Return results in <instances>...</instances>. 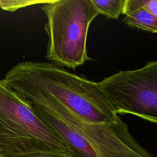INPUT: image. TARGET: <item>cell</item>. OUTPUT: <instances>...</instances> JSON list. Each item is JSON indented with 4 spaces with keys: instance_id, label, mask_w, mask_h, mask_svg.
Listing matches in <instances>:
<instances>
[{
    "instance_id": "30bf717a",
    "label": "cell",
    "mask_w": 157,
    "mask_h": 157,
    "mask_svg": "<svg viewBox=\"0 0 157 157\" xmlns=\"http://www.w3.org/2000/svg\"><path fill=\"white\" fill-rule=\"evenodd\" d=\"M143 6L157 18V0H142Z\"/></svg>"
},
{
    "instance_id": "9c48e42d",
    "label": "cell",
    "mask_w": 157,
    "mask_h": 157,
    "mask_svg": "<svg viewBox=\"0 0 157 157\" xmlns=\"http://www.w3.org/2000/svg\"><path fill=\"white\" fill-rule=\"evenodd\" d=\"M47 1H27V0H0V7L4 10L13 12L19 9L37 4H43Z\"/></svg>"
},
{
    "instance_id": "7a4b0ae2",
    "label": "cell",
    "mask_w": 157,
    "mask_h": 157,
    "mask_svg": "<svg viewBox=\"0 0 157 157\" xmlns=\"http://www.w3.org/2000/svg\"><path fill=\"white\" fill-rule=\"evenodd\" d=\"M37 154L72 156L64 140L0 79V157Z\"/></svg>"
},
{
    "instance_id": "6da1fadb",
    "label": "cell",
    "mask_w": 157,
    "mask_h": 157,
    "mask_svg": "<svg viewBox=\"0 0 157 157\" xmlns=\"http://www.w3.org/2000/svg\"><path fill=\"white\" fill-rule=\"evenodd\" d=\"M3 80L18 94L48 96L87 123L108 124L120 118L97 82L50 62L18 63Z\"/></svg>"
},
{
    "instance_id": "8992f818",
    "label": "cell",
    "mask_w": 157,
    "mask_h": 157,
    "mask_svg": "<svg viewBox=\"0 0 157 157\" xmlns=\"http://www.w3.org/2000/svg\"><path fill=\"white\" fill-rule=\"evenodd\" d=\"M30 105L36 115L64 140L72 157H97L86 139L71 124L42 107Z\"/></svg>"
},
{
    "instance_id": "277c9868",
    "label": "cell",
    "mask_w": 157,
    "mask_h": 157,
    "mask_svg": "<svg viewBox=\"0 0 157 157\" xmlns=\"http://www.w3.org/2000/svg\"><path fill=\"white\" fill-rule=\"evenodd\" d=\"M97 83L117 115L131 114L157 123V61L120 71Z\"/></svg>"
},
{
    "instance_id": "8fae6325",
    "label": "cell",
    "mask_w": 157,
    "mask_h": 157,
    "mask_svg": "<svg viewBox=\"0 0 157 157\" xmlns=\"http://www.w3.org/2000/svg\"><path fill=\"white\" fill-rule=\"evenodd\" d=\"M20 157H72L71 156L64 155H58V154H37L33 155H27Z\"/></svg>"
},
{
    "instance_id": "52a82bcc",
    "label": "cell",
    "mask_w": 157,
    "mask_h": 157,
    "mask_svg": "<svg viewBox=\"0 0 157 157\" xmlns=\"http://www.w3.org/2000/svg\"><path fill=\"white\" fill-rule=\"evenodd\" d=\"M122 21L128 26L157 33V18L142 4V0H125Z\"/></svg>"
},
{
    "instance_id": "3957f363",
    "label": "cell",
    "mask_w": 157,
    "mask_h": 157,
    "mask_svg": "<svg viewBox=\"0 0 157 157\" xmlns=\"http://www.w3.org/2000/svg\"><path fill=\"white\" fill-rule=\"evenodd\" d=\"M47 21L46 58L60 67L75 69L89 60V26L99 12L91 0H49L41 4Z\"/></svg>"
},
{
    "instance_id": "5b68a950",
    "label": "cell",
    "mask_w": 157,
    "mask_h": 157,
    "mask_svg": "<svg viewBox=\"0 0 157 157\" xmlns=\"http://www.w3.org/2000/svg\"><path fill=\"white\" fill-rule=\"evenodd\" d=\"M33 104L42 107L74 127L88 142L97 157H153L139 144L121 118L108 124L82 121L55 99L37 95Z\"/></svg>"
},
{
    "instance_id": "ba28073f",
    "label": "cell",
    "mask_w": 157,
    "mask_h": 157,
    "mask_svg": "<svg viewBox=\"0 0 157 157\" xmlns=\"http://www.w3.org/2000/svg\"><path fill=\"white\" fill-rule=\"evenodd\" d=\"M99 14L107 18L117 19L123 13L125 0H91Z\"/></svg>"
}]
</instances>
